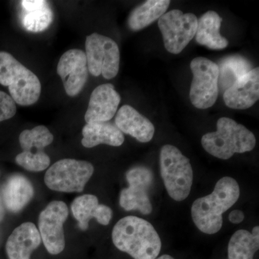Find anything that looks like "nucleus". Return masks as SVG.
I'll return each instance as SVG.
<instances>
[{"label":"nucleus","instance_id":"1","mask_svg":"<svg viewBox=\"0 0 259 259\" xmlns=\"http://www.w3.org/2000/svg\"><path fill=\"white\" fill-rule=\"evenodd\" d=\"M239 197L238 182L232 177H223L212 193L192 204L191 213L194 225L205 234H215L222 228L223 213L233 207Z\"/></svg>","mask_w":259,"mask_h":259},{"label":"nucleus","instance_id":"2","mask_svg":"<svg viewBox=\"0 0 259 259\" xmlns=\"http://www.w3.org/2000/svg\"><path fill=\"white\" fill-rule=\"evenodd\" d=\"M112 239L117 249L134 259H155L161 249V238L154 227L136 216H127L116 223Z\"/></svg>","mask_w":259,"mask_h":259},{"label":"nucleus","instance_id":"3","mask_svg":"<svg viewBox=\"0 0 259 259\" xmlns=\"http://www.w3.org/2000/svg\"><path fill=\"white\" fill-rule=\"evenodd\" d=\"M256 144L255 136L244 125L233 119L221 117L217 122V131L202 138L204 149L220 159L227 160L235 153L251 151Z\"/></svg>","mask_w":259,"mask_h":259},{"label":"nucleus","instance_id":"4","mask_svg":"<svg viewBox=\"0 0 259 259\" xmlns=\"http://www.w3.org/2000/svg\"><path fill=\"white\" fill-rule=\"evenodd\" d=\"M0 83L8 87L10 97L21 106L33 105L41 93L36 75L5 51H0Z\"/></svg>","mask_w":259,"mask_h":259},{"label":"nucleus","instance_id":"5","mask_svg":"<svg viewBox=\"0 0 259 259\" xmlns=\"http://www.w3.org/2000/svg\"><path fill=\"white\" fill-rule=\"evenodd\" d=\"M160 168L168 195L177 202L187 199L193 183L190 159L175 146L165 145L160 153Z\"/></svg>","mask_w":259,"mask_h":259},{"label":"nucleus","instance_id":"6","mask_svg":"<svg viewBox=\"0 0 259 259\" xmlns=\"http://www.w3.org/2000/svg\"><path fill=\"white\" fill-rule=\"evenodd\" d=\"M94 171L95 168L90 162L64 158L47 170L44 182L48 188L56 192H82Z\"/></svg>","mask_w":259,"mask_h":259},{"label":"nucleus","instance_id":"7","mask_svg":"<svg viewBox=\"0 0 259 259\" xmlns=\"http://www.w3.org/2000/svg\"><path fill=\"white\" fill-rule=\"evenodd\" d=\"M86 57L89 72L95 76L102 75L107 79L115 78L120 68V50L110 37L100 34L87 37Z\"/></svg>","mask_w":259,"mask_h":259},{"label":"nucleus","instance_id":"8","mask_svg":"<svg viewBox=\"0 0 259 259\" xmlns=\"http://www.w3.org/2000/svg\"><path fill=\"white\" fill-rule=\"evenodd\" d=\"M190 68L193 74L190 92L191 102L201 110L212 107L219 94L218 64L207 58L197 57L191 62Z\"/></svg>","mask_w":259,"mask_h":259},{"label":"nucleus","instance_id":"9","mask_svg":"<svg viewBox=\"0 0 259 259\" xmlns=\"http://www.w3.org/2000/svg\"><path fill=\"white\" fill-rule=\"evenodd\" d=\"M198 19L192 13L172 10L158 19V28L168 52L179 54L195 36Z\"/></svg>","mask_w":259,"mask_h":259},{"label":"nucleus","instance_id":"10","mask_svg":"<svg viewBox=\"0 0 259 259\" xmlns=\"http://www.w3.org/2000/svg\"><path fill=\"white\" fill-rule=\"evenodd\" d=\"M53 141L54 136L46 126L38 125L31 130H25L19 136L23 152L19 153L15 161L29 171H44L51 163L50 157L44 149Z\"/></svg>","mask_w":259,"mask_h":259},{"label":"nucleus","instance_id":"11","mask_svg":"<svg viewBox=\"0 0 259 259\" xmlns=\"http://www.w3.org/2000/svg\"><path fill=\"white\" fill-rule=\"evenodd\" d=\"M69 216L67 205L62 201H53L39 214L38 231L49 253L57 255L65 248L64 224Z\"/></svg>","mask_w":259,"mask_h":259},{"label":"nucleus","instance_id":"12","mask_svg":"<svg viewBox=\"0 0 259 259\" xmlns=\"http://www.w3.org/2000/svg\"><path fill=\"white\" fill-rule=\"evenodd\" d=\"M128 187L120 192V204L126 211L139 210L143 214L152 212L148 190L153 182L152 171L146 166H135L126 173Z\"/></svg>","mask_w":259,"mask_h":259},{"label":"nucleus","instance_id":"13","mask_svg":"<svg viewBox=\"0 0 259 259\" xmlns=\"http://www.w3.org/2000/svg\"><path fill=\"white\" fill-rule=\"evenodd\" d=\"M57 73L62 79L65 92L70 97L79 95L88 78L86 54L79 49H71L61 56Z\"/></svg>","mask_w":259,"mask_h":259},{"label":"nucleus","instance_id":"14","mask_svg":"<svg viewBox=\"0 0 259 259\" xmlns=\"http://www.w3.org/2000/svg\"><path fill=\"white\" fill-rule=\"evenodd\" d=\"M120 96L111 83H104L93 90L84 119L90 122H107L115 116Z\"/></svg>","mask_w":259,"mask_h":259},{"label":"nucleus","instance_id":"15","mask_svg":"<svg viewBox=\"0 0 259 259\" xmlns=\"http://www.w3.org/2000/svg\"><path fill=\"white\" fill-rule=\"evenodd\" d=\"M225 103L229 108L245 110L259 99V68L250 70L226 90L223 95Z\"/></svg>","mask_w":259,"mask_h":259},{"label":"nucleus","instance_id":"16","mask_svg":"<svg viewBox=\"0 0 259 259\" xmlns=\"http://www.w3.org/2000/svg\"><path fill=\"white\" fill-rule=\"evenodd\" d=\"M71 212L78 221L81 231H87L90 220L95 218L102 226H107L112 218V210L105 204H99L93 194H83L75 198L71 205Z\"/></svg>","mask_w":259,"mask_h":259},{"label":"nucleus","instance_id":"17","mask_svg":"<svg viewBox=\"0 0 259 259\" xmlns=\"http://www.w3.org/2000/svg\"><path fill=\"white\" fill-rule=\"evenodd\" d=\"M41 238L35 224L24 223L11 233L6 243L9 259H30L32 252L40 246Z\"/></svg>","mask_w":259,"mask_h":259},{"label":"nucleus","instance_id":"18","mask_svg":"<svg viewBox=\"0 0 259 259\" xmlns=\"http://www.w3.org/2000/svg\"><path fill=\"white\" fill-rule=\"evenodd\" d=\"M115 124L121 132L132 136L139 142H149L154 136L152 122L130 105L120 107L116 115Z\"/></svg>","mask_w":259,"mask_h":259},{"label":"nucleus","instance_id":"19","mask_svg":"<svg viewBox=\"0 0 259 259\" xmlns=\"http://www.w3.org/2000/svg\"><path fill=\"white\" fill-rule=\"evenodd\" d=\"M1 196L5 207L10 212H19L33 197V186L27 177L14 174L5 181Z\"/></svg>","mask_w":259,"mask_h":259},{"label":"nucleus","instance_id":"20","mask_svg":"<svg viewBox=\"0 0 259 259\" xmlns=\"http://www.w3.org/2000/svg\"><path fill=\"white\" fill-rule=\"evenodd\" d=\"M223 19L216 12H207L198 20L196 41L212 50H222L228 46V40L220 32Z\"/></svg>","mask_w":259,"mask_h":259},{"label":"nucleus","instance_id":"21","mask_svg":"<svg viewBox=\"0 0 259 259\" xmlns=\"http://www.w3.org/2000/svg\"><path fill=\"white\" fill-rule=\"evenodd\" d=\"M81 144L85 148H93L100 144L120 146L125 141L123 134L110 122H97L87 123L82 129Z\"/></svg>","mask_w":259,"mask_h":259},{"label":"nucleus","instance_id":"22","mask_svg":"<svg viewBox=\"0 0 259 259\" xmlns=\"http://www.w3.org/2000/svg\"><path fill=\"white\" fill-rule=\"evenodd\" d=\"M169 0H148L135 8L127 20L130 29L134 31L142 30L166 13Z\"/></svg>","mask_w":259,"mask_h":259},{"label":"nucleus","instance_id":"23","mask_svg":"<svg viewBox=\"0 0 259 259\" xmlns=\"http://www.w3.org/2000/svg\"><path fill=\"white\" fill-rule=\"evenodd\" d=\"M259 248V228L252 233L239 230L232 236L228 247V259H253Z\"/></svg>","mask_w":259,"mask_h":259},{"label":"nucleus","instance_id":"24","mask_svg":"<svg viewBox=\"0 0 259 259\" xmlns=\"http://www.w3.org/2000/svg\"><path fill=\"white\" fill-rule=\"evenodd\" d=\"M219 69L218 89L225 92L237 80L251 70L249 61L241 56H227L218 64Z\"/></svg>","mask_w":259,"mask_h":259},{"label":"nucleus","instance_id":"25","mask_svg":"<svg viewBox=\"0 0 259 259\" xmlns=\"http://www.w3.org/2000/svg\"><path fill=\"white\" fill-rule=\"evenodd\" d=\"M53 19L54 13L47 5L40 9L26 12L23 18V26L28 31L42 32L49 28L52 23Z\"/></svg>","mask_w":259,"mask_h":259},{"label":"nucleus","instance_id":"26","mask_svg":"<svg viewBox=\"0 0 259 259\" xmlns=\"http://www.w3.org/2000/svg\"><path fill=\"white\" fill-rule=\"evenodd\" d=\"M16 103L10 95L0 91V122L9 120L16 113Z\"/></svg>","mask_w":259,"mask_h":259},{"label":"nucleus","instance_id":"27","mask_svg":"<svg viewBox=\"0 0 259 259\" xmlns=\"http://www.w3.org/2000/svg\"><path fill=\"white\" fill-rule=\"evenodd\" d=\"M21 3L23 9L26 12L40 9L47 5V2L42 1V0H25V1H22Z\"/></svg>","mask_w":259,"mask_h":259},{"label":"nucleus","instance_id":"28","mask_svg":"<svg viewBox=\"0 0 259 259\" xmlns=\"http://www.w3.org/2000/svg\"><path fill=\"white\" fill-rule=\"evenodd\" d=\"M228 218H229V221L233 224H239V223L243 222V220H244L245 214L241 210L236 209V210L232 211L230 213Z\"/></svg>","mask_w":259,"mask_h":259},{"label":"nucleus","instance_id":"29","mask_svg":"<svg viewBox=\"0 0 259 259\" xmlns=\"http://www.w3.org/2000/svg\"><path fill=\"white\" fill-rule=\"evenodd\" d=\"M5 215V209L3 199H2L1 193H0V223L4 220Z\"/></svg>","mask_w":259,"mask_h":259},{"label":"nucleus","instance_id":"30","mask_svg":"<svg viewBox=\"0 0 259 259\" xmlns=\"http://www.w3.org/2000/svg\"><path fill=\"white\" fill-rule=\"evenodd\" d=\"M155 259H175V258H173V257L171 256V255H162L161 256L157 257V258H156Z\"/></svg>","mask_w":259,"mask_h":259}]
</instances>
